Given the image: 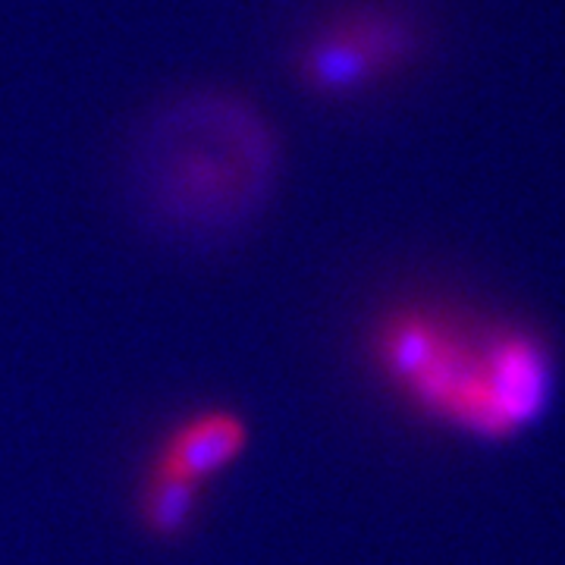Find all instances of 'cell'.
<instances>
[{
  "mask_svg": "<svg viewBox=\"0 0 565 565\" xmlns=\"http://www.w3.org/2000/svg\"><path fill=\"white\" fill-rule=\"evenodd\" d=\"M371 349L386 384L418 415L481 444L534 427L556 390L546 337L512 318L403 305L377 323Z\"/></svg>",
  "mask_w": 565,
  "mask_h": 565,
  "instance_id": "obj_1",
  "label": "cell"
},
{
  "mask_svg": "<svg viewBox=\"0 0 565 565\" xmlns=\"http://www.w3.org/2000/svg\"><path fill=\"white\" fill-rule=\"evenodd\" d=\"M412 51L415 32L408 22L386 13H364L315 44L308 73L327 92H352L399 70Z\"/></svg>",
  "mask_w": 565,
  "mask_h": 565,
  "instance_id": "obj_2",
  "label": "cell"
},
{
  "mask_svg": "<svg viewBox=\"0 0 565 565\" xmlns=\"http://www.w3.org/2000/svg\"><path fill=\"white\" fill-rule=\"evenodd\" d=\"M245 440H248V427L236 412L226 408L199 412L163 437L151 471L202 487L207 478L221 475L226 465L243 456Z\"/></svg>",
  "mask_w": 565,
  "mask_h": 565,
  "instance_id": "obj_3",
  "label": "cell"
},
{
  "mask_svg": "<svg viewBox=\"0 0 565 565\" xmlns=\"http://www.w3.org/2000/svg\"><path fill=\"white\" fill-rule=\"evenodd\" d=\"M199 490H202L199 484L148 471V481H145V490H141V519H145V525L151 527L154 534H161V537L182 534L195 519Z\"/></svg>",
  "mask_w": 565,
  "mask_h": 565,
  "instance_id": "obj_4",
  "label": "cell"
}]
</instances>
